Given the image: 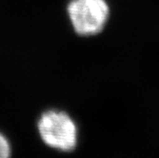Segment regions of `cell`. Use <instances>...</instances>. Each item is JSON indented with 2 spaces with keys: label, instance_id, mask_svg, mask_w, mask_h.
Masks as SVG:
<instances>
[{
  "label": "cell",
  "instance_id": "cell-3",
  "mask_svg": "<svg viewBox=\"0 0 159 158\" xmlns=\"http://www.w3.org/2000/svg\"><path fill=\"white\" fill-rule=\"evenodd\" d=\"M11 149L8 140L0 133V158H10Z\"/></svg>",
  "mask_w": 159,
  "mask_h": 158
},
{
  "label": "cell",
  "instance_id": "cell-2",
  "mask_svg": "<svg viewBox=\"0 0 159 158\" xmlns=\"http://www.w3.org/2000/svg\"><path fill=\"white\" fill-rule=\"evenodd\" d=\"M38 131L43 141L52 148L69 151L76 146V125L64 111H45L39 119Z\"/></svg>",
  "mask_w": 159,
  "mask_h": 158
},
{
  "label": "cell",
  "instance_id": "cell-1",
  "mask_svg": "<svg viewBox=\"0 0 159 158\" xmlns=\"http://www.w3.org/2000/svg\"><path fill=\"white\" fill-rule=\"evenodd\" d=\"M67 12L74 31L78 35L93 36L106 28L111 9L107 0H70Z\"/></svg>",
  "mask_w": 159,
  "mask_h": 158
}]
</instances>
